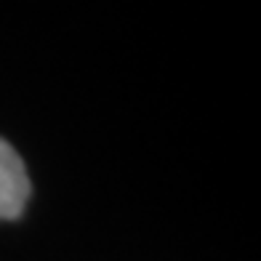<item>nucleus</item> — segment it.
Masks as SVG:
<instances>
[{
	"label": "nucleus",
	"instance_id": "1",
	"mask_svg": "<svg viewBox=\"0 0 261 261\" xmlns=\"http://www.w3.org/2000/svg\"><path fill=\"white\" fill-rule=\"evenodd\" d=\"M32 195V181L21 155L0 136V221H16Z\"/></svg>",
	"mask_w": 261,
	"mask_h": 261
}]
</instances>
